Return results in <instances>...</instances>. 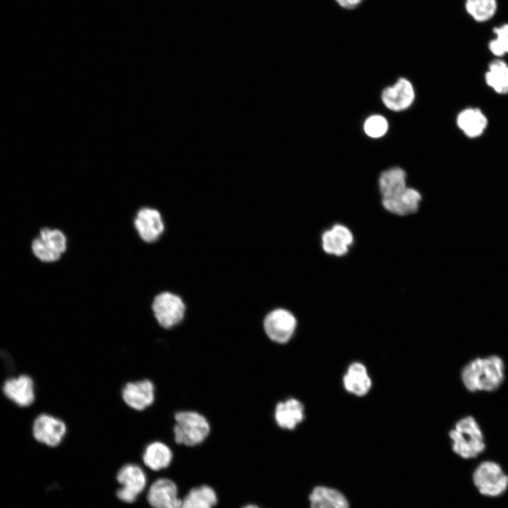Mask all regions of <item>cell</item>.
<instances>
[{"label":"cell","mask_w":508,"mask_h":508,"mask_svg":"<svg viewBox=\"0 0 508 508\" xmlns=\"http://www.w3.org/2000/svg\"><path fill=\"white\" fill-rule=\"evenodd\" d=\"M460 377L469 392H495L505 379L504 361L497 354L475 357L464 365Z\"/></svg>","instance_id":"cell-1"},{"label":"cell","mask_w":508,"mask_h":508,"mask_svg":"<svg viewBox=\"0 0 508 508\" xmlns=\"http://www.w3.org/2000/svg\"><path fill=\"white\" fill-rule=\"evenodd\" d=\"M453 452L466 459H474L485 449V437L482 428L473 416L459 418L449 432Z\"/></svg>","instance_id":"cell-2"},{"label":"cell","mask_w":508,"mask_h":508,"mask_svg":"<svg viewBox=\"0 0 508 508\" xmlns=\"http://www.w3.org/2000/svg\"><path fill=\"white\" fill-rule=\"evenodd\" d=\"M174 418V439L178 444L195 446L202 443L210 433L208 421L198 412L179 411Z\"/></svg>","instance_id":"cell-3"},{"label":"cell","mask_w":508,"mask_h":508,"mask_svg":"<svg viewBox=\"0 0 508 508\" xmlns=\"http://www.w3.org/2000/svg\"><path fill=\"white\" fill-rule=\"evenodd\" d=\"M473 481L478 492L485 496L497 497L508 488V476L497 462H480L473 473Z\"/></svg>","instance_id":"cell-4"},{"label":"cell","mask_w":508,"mask_h":508,"mask_svg":"<svg viewBox=\"0 0 508 508\" xmlns=\"http://www.w3.org/2000/svg\"><path fill=\"white\" fill-rule=\"evenodd\" d=\"M152 309L159 325L165 329L178 325L186 313V305L183 299L169 291L157 294L153 299Z\"/></svg>","instance_id":"cell-5"},{"label":"cell","mask_w":508,"mask_h":508,"mask_svg":"<svg viewBox=\"0 0 508 508\" xmlns=\"http://www.w3.org/2000/svg\"><path fill=\"white\" fill-rule=\"evenodd\" d=\"M67 248V238L60 230L44 228L32 243L35 256L40 260L52 262L58 260Z\"/></svg>","instance_id":"cell-6"},{"label":"cell","mask_w":508,"mask_h":508,"mask_svg":"<svg viewBox=\"0 0 508 508\" xmlns=\"http://www.w3.org/2000/svg\"><path fill=\"white\" fill-rule=\"evenodd\" d=\"M116 480L121 488L116 491L117 497L127 503L135 501L144 490L147 477L143 469L135 464H127L119 471Z\"/></svg>","instance_id":"cell-7"},{"label":"cell","mask_w":508,"mask_h":508,"mask_svg":"<svg viewBox=\"0 0 508 508\" xmlns=\"http://www.w3.org/2000/svg\"><path fill=\"white\" fill-rule=\"evenodd\" d=\"M297 320L294 314L284 308L272 310L265 316L263 328L273 341L284 344L290 340L296 328Z\"/></svg>","instance_id":"cell-8"},{"label":"cell","mask_w":508,"mask_h":508,"mask_svg":"<svg viewBox=\"0 0 508 508\" xmlns=\"http://www.w3.org/2000/svg\"><path fill=\"white\" fill-rule=\"evenodd\" d=\"M134 226L140 238L146 243H155L164 231L160 212L152 207L140 208L134 219Z\"/></svg>","instance_id":"cell-9"},{"label":"cell","mask_w":508,"mask_h":508,"mask_svg":"<svg viewBox=\"0 0 508 508\" xmlns=\"http://www.w3.org/2000/svg\"><path fill=\"white\" fill-rule=\"evenodd\" d=\"M34 437L49 447L59 445L66 433V426L61 419L47 414L39 416L32 426Z\"/></svg>","instance_id":"cell-10"},{"label":"cell","mask_w":508,"mask_h":508,"mask_svg":"<svg viewBox=\"0 0 508 508\" xmlns=\"http://www.w3.org/2000/svg\"><path fill=\"white\" fill-rule=\"evenodd\" d=\"M147 499L153 508H181L182 502L176 485L167 478H159L150 485Z\"/></svg>","instance_id":"cell-11"},{"label":"cell","mask_w":508,"mask_h":508,"mask_svg":"<svg viewBox=\"0 0 508 508\" xmlns=\"http://www.w3.org/2000/svg\"><path fill=\"white\" fill-rule=\"evenodd\" d=\"M122 399L131 409L143 411L151 406L155 400V386L149 380L130 382L121 391Z\"/></svg>","instance_id":"cell-12"},{"label":"cell","mask_w":508,"mask_h":508,"mask_svg":"<svg viewBox=\"0 0 508 508\" xmlns=\"http://www.w3.org/2000/svg\"><path fill=\"white\" fill-rule=\"evenodd\" d=\"M321 239L322 249L326 253L340 257L349 252L353 236L348 227L337 224L324 231Z\"/></svg>","instance_id":"cell-13"},{"label":"cell","mask_w":508,"mask_h":508,"mask_svg":"<svg viewBox=\"0 0 508 508\" xmlns=\"http://www.w3.org/2000/svg\"><path fill=\"white\" fill-rule=\"evenodd\" d=\"M414 90L411 83L405 78H399L392 87L382 92V100L390 110L400 111L410 107L414 99Z\"/></svg>","instance_id":"cell-14"},{"label":"cell","mask_w":508,"mask_h":508,"mask_svg":"<svg viewBox=\"0 0 508 508\" xmlns=\"http://www.w3.org/2000/svg\"><path fill=\"white\" fill-rule=\"evenodd\" d=\"M342 383L346 392L357 397L366 395L373 385L366 366L358 361L353 362L348 366Z\"/></svg>","instance_id":"cell-15"},{"label":"cell","mask_w":508,"mask_h":508,"mask_svg":"<svg viewBox=\"0 0 508 508\" xmlns=\"http://www.w3.org/2000/svg\"><path fill=\"white\" fill-rule=\"evenodd\" d=\"M421 199V195L418 190L407 187L405 190L396 196L382 198V204L388 212L399 216H406L418 211Z\"/></svg>","instance_id":"cell-16"},{"label":"cell","mask_w":508,"mask_h":508,"mask_svg":"<svg viewBox=\"0 0 508 508\" xmlns=\"http://www.w3.org/2000/svg\"><path fill=\"white\" fill-rule=\"evenodd\" d=\"M3 391L10 400L20 406H28L35 400L34 383L28 375L6 380Z\"/></svg>","instance_id":"cell-17"},{"label":"cell","mask_w":508,"mask_h":508,"mask_svg":"<svg viewBox=\"0 0 508 508\" xmlns=\"http://www.w3.org/2000/svg\"><path fill=\"white\" fill-rule=\"evenodd\" d=\"M456 123L467 137L476 138L483 134L488 127V121L480 109L469 107L458 114Z\"/></svg>","instance_id":"cell-18"},{"label":"cell","mask_w":508,"mask_h":508,"mask_svg":"<svg viewBox=\"0 0 508 508\" xmlns=\"http://www.w3.org/2000/svg\"><path fill=\"white\" fill-rule=\"evenodd\" d=\"M274 418L280 428L294 429L304 418V407L298 400L289 399L277 404Z\"/></svg>","instance_id":"cell-19"},{"label":"cell","mask_w":508,"mask_h":508,"mask_svg":"<svg viewBox=\"0 0 508 508\" xmlns=\"http://www.w3.org/2000/svg\"><path fill=\"white\" fill-rule=\"evenodd\" d=\"M406 174L400 167H393L382 171L379 177V189L382 198L396 196L407 188Z\"/></svg>","instance_id":"cell-20"},{"label":"cell","mask_w":508,"mask_h":508,"mask_svg":"<svg viewBox=\"0 0 508 508\" xmlns=\"http://www.w3.org/2000/svg\"><path fill=\"white\" fill-rule=\"evenodd\" d=\"M310 508H349L345 496L334 488L315 487L309 496Z\"/></svg>","instance_id":"cell-21"},{"label":"cell","mask_w":508,"mask_h":508,"mask_svg":"<svg viewBox=\"0 0 508 508\" xmlns=\"http://www.w3.org/2000/svg\"><path fill=\"white\" fill-rule=\"evenodd\" d=\"M173 454L164 442L155 441L147 445L143 454L145 465L152 471L167 468L171 462Z\"/></svg>","instance_id":"cell-22"},{"label":"cell","mask_w":508,"mask_h":508,"mask_svg":"<svg viewBox=\"0 0 508 508\" xmlns=\"http://www.w3.org/2000/svg\"><path fill=\"white\" fill-rule=\"evenodd\" d=\"M485 80L487 85L496 93L507 95L508 64L501 59H495L490 62L485 73Z\"/></svg>","instance_id":"cell-23"},{"label":"cell","mask_w":508,"mask_h":508,"mask_svg":"<svg viewBox=\"0 0 508 508\" xmlns=\"http://www.w3.org/2000/svg\"><path fill=\"white\" fill-rule=\"evenodd\" d=\"M217 503V495L209 485L191 489L182 499L181 508H213Z\"/></svg>","instance_id":"cell-24"},{"label":"cell","mask_w":508,"mask_h":508,"mask_svg":"<svg viewBox=\"0 0 508 508\" xmlns=\"http://www.w3.org/2000/svg\"><path fill=\"white\" fill-rule=\"evenodd\" d=\"M466 11L474 20L483 22L491 18L497 10L496 0H466Z\"/></svg>","instance_id":"cell-25"},{"label":"cell","mask_w":508,"mask_h":508,"mask_svg":"<svg viewBox=\"0 0 508 508\" xmlns=\"http://www.w3.org/2000/svg\"><path fill=\"white\" fill-rule=\"evenodd\" d=\"M496 38L488 44L490 51L496 56L508 54V24L493 29Z\"/></svg>","instance_id":"cell-26"},{"label":"cell","mask_w":508,"mask_h":508,"mask_svg":"<svg viewBox=\"0 0 508 508\" xmlns=\"http://www.w3.org/2000/svg\"><path fill=\"white\" fill-rule=\"evenodd\" d=\"M387 120L382 116L374 115L369 117L364 123L365 133L372 138L382 136L387 131Z\"/></svg>","instance_id":"cell-27"},{"label":"cell","mask_w":508,"mask_h":508,"mask_svg":"<svg viewBox=\"0 0 508 508\" xmlns=\"http://www.w3.org/2000/svg\"><path fill=\"white\" fill-rule=\"evenodd\" d=\"M340 6L351 9L358 6L363 0H334Z\"/></svg>","instance_id":"cell-28"},{"label":"cell","mask_w":508,"mask_h":508,"mask_svg":"<svg viewBox=\"0 0 508 508\" xmlns=\"http://www.w3.org/2000/svg\"><path fill=\"white\" fill-rule=\"evenodd\" d=\"M242 508H260V507L255 504H247Z\"/></svg>","instance_id":"cell-29"}]
</instances>
